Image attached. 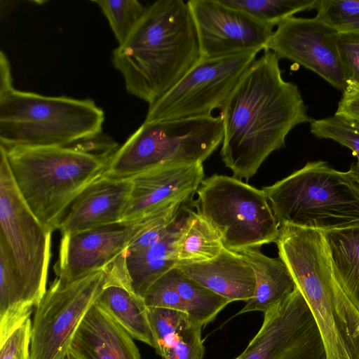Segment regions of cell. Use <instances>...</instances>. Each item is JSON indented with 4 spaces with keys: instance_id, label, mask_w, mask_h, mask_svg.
<instances>
[{
    "instance_id": "18",
    "label": "cell",
    "mask_w": 359,
    "mask_h": 359,
    "mask_svg": "<svg viewBox=\"0 0 359 359\" xmlns=\"http://www.w3.org/2000/svg\"><path fill=\"white\" fill-rule=\"evenodd\" d=\"M133 339L95 303L74 334L68 351L74 359H141Z\"/></svg>"
},
{
    "instance_id": "14",
    "label": "cell",
    "mask_w": 359,
    "mask_h": 359,
    "mask_svg": "<svg viewBox=\"0 0 359 359\" xmlns=\"http://www.w3.org/2000/svg\"><path fill=\"white\" fill-rule=\"evenodd\" d=\"M338 32L316 17H291L277 25L267 50L309 69L344 91L348 79L337 46Z\"/></svg>"
},
{
    "instance_id": "16",
    "label": "cell",
    "mask_w": 359,
    "mask_h": 359,
    "mask_svg": "<svg viewBox=\"0 0 359 359\" xmlns=\"http://www.w3.org/2000/svg\"><path fill=\"white\" fill-rule=\"evenodd\" d=\"M202 163L161 165L132 177L133 187L121 222L139 219L177 201L191 200L201 182Z\"/></svg>"
},
{
    "instance_id": "26",
    "label": "cell",
    "mask_w": 359,
    "mask_h": 359,
    "mask_svg": "<svg viewBox=\"0 0 359 359\" xmlns=\"http://www.w3.org/2000/svg\"><path fill=\"white\" fill-rule=\"evenodd\" d=\"M166 274L180 296L184 313L202 326L212 322L231 303L194 281L176 266Z\"/></svg>"
},
{
    "instance_id": "31",
    "label": "cell",
    "mask_w": 359,
    "mask_h": 359,
    "mask_svg": "<svg viewBox=\"0 0 359 359\" xmlns=\"http://www.w3.org/2000/svg\"><path fill=\"white\" fill-rule=\"evenodd\" d=\"M32 325L29 317L0 344V359H30Z\"/></svg>"
},
{
    "instance_id": "27",
    "label": "cell",
    "mask_w": 359,
    "mask_h": 359,
    "mask_svg": "<svg viewBox=\"0 0 359 359\" xmlns=\"http://www.w3.org/2000/svg\"><path fill=\"white\" fill-rule=\"evenodd\" d=\"M225 6L241 10L274 27L294 14L315 8L317 0H219Z\"/></svg>"
},
{
    "instance_id": "37",
    "label": "cell",
    "mask_w": 359,
    "mask_h": 359,
    "mask_svg": "<svg viewBox=\"0 0 359 359\" xmlns=\"http://www.w3.org/2000/svg\"><path fill=\"white\" fill-rule=\"evenodd\" d=\"M71 359H74L71 355H70Z\"/></svg>"
},
{
    "instance_id": "15",
    "label": "cell",
    "mask_w": 359,
    "mask_h": 359,
    "mask_svg": "<svg viewBox=\"0 0 359 359\" xmlns=\"http://www.w3.org/2000/svg\"><path fill=\"white\" fill-rule=\"evenodd\" d=\"M147 215L130 222L62 234L58 260L54 266L57 278L73 282L106 269L125 252Z\"/></svg>"
},
{
    "instance_id": "13",
    "label": "cell",
    "mask_w": 359,
    "mask_h": 359,
    "mask_svg": "<svg viewBox=\"0 0 359 359\" xmlns=\"http://www.w3.org/2000/svg\"><path fill=\"white\" fill-rule=\"evenodd\" d=\"M201 59L267 50L273 27L219 0H190Z\"/></svg>"
},
{
    "instance_id": "3",
    "label": "cell",
    "mask_w": 359,
    "mask_h": 359,
    "mask_svg": "<svg viewBox=\"0 0 359 359\" xmlns=\"http://www.w3.org/2000/svg\"><path fill=\"white\" fill-rule=\"evenodd\" d=\"M276 243L315 318L327 359H359V316L334 278L322 231L283 226Z\"/></svg>"
},
{
    "instance_id": "22",
    "label": "cell",
    "mask_w": 359,
    "mask_h": 359,
    "mask_svg": "<svg viewBox=\"0 0 359 359\" xmlns=\"http://www.w3.org/2000/svg\"><path fill=\"white\" fill-rule=\"evenodd\" d=\"M238 252L254 271L256 289L254 296L245 302L237 313L266 312L290 295L296 284L287 266L280 257L272 258L263 254L259 248H249Z\"/></svg>"
},
{
    "instance_id": "6",
    "label": "cell",
    "mask_w": 359,
    "mask_h": 359,
    "mask_svg": "<svg viewBox=\"0 0 359 359\" xmlns=\"http://www.w3.org/2000/svg\"><path fill=\"white\" fill-rule=\"evenodd\" d=\"M262 190L280 227L327 231L359 223V184L349 170L325 161L308 162Z\"/></svg>"
},
{
    "instance_id": "28",
    "label": "cell",
    "mask_w": 359,
    "mask_h": 359,
    "mask_svg": "<svg viewBox=\"0 0 359 359\" xmlns=\"http://www.w3.org/2000/svg\"><path fill=\"white\" fill-rule=\"evenodd\" d=\"M311 133L318 138L330 139L349 148L358 161L348 170L359 184V122L334 115L322 119H311Z\"/></svg>"
},
{
    "instance_id": "21",
    "label": "cell",
    "mask_w": 359,
    "mask_h": 359,
    "mask_svg": "<svg viewBox=\"0 0 359 359\" xmlns=\"http://www.w3.org/2000/svg\"><path fill=\"white\" fill-rule=\"evenodd\" d=\"M156 341L155 351L163 359H203V326L187 313L162 308H148Z\"/></svg>"
},
{
    "instance_id": "10",
    "label": "cell",
    "mask_w": 359,
    "mask_h": 359,
    "mask_svg": "<svg viewBox=\"0 0 359 359\" xmlns=\"http://www.w3.org/2000/svg\"><path fill=\"white\" fill-rule=\"evenodd\" d=\"M259 51L201 60L170 90L149 105L145 122L212 115L219 109Z\"/></svg>"
},
{
    "instance_id": "9",
    "label": "cell",
    "mask_w": 359,
    "mask_h": 359,
    "mask_svg": "<svg viewBox=\"0 0 359 359\" xmlns=\"http://www.w3.org/2000/svg\"><path fill=\"white\" fill-rule=\"evenodd\" d=\"M0 243L6 248L20 277L28 306L33 309L46 292L53 231L34 215L11 173L0 145Z\"/></svg>"
},
{
    "instance_id": "4",
    "label": "cell",
    "mask_w": 359,
    "mask_h": 359,
    "mask_svg": "<svg viewBox=\"0 0 359 359\" xmlns=\"http://www.w3.org/2000/svg\"><path fill=\"white\" fill-rule=\"evenodd\" d=\"M4 148L21 196L37 219L53 231L58 229L81 192L104 174L111 156L80 145Z\"/></svg>"
},
{
    "instance_id": "20",
    "label": "cell",
    "mask_w": 359,
    "mask_h": 359,
    "mask_svg": "<svg viewBox=\"0 0 359 359\" xmlns=\"http://www.w3.org/2000/svg\"><path fill=\"white\" fill-rule=\"evenodd\" d=\"M188 277L217 294L234 301L247 302L256 289L253 269L238 253L223 248L212 259L176 265Z\"/></svg>"
},
{
    "instance_id": "34",
    "label": "cell",
    "mask_w": 359,
    "mask_h": 359,
    "mask_svg": "<svg viewBox=\"0 0 359 359\" xmlns=\"http://www.w3.org/2000/svg\"><path fill=\"white\" fill-rule=\"evenodd\" d=\"M13 78L11 74V69L10 62L1 50L0 52V95H3L8 91L12 90Z\"/></svg>"
},
{
    "instance_id": "23",
    "label": "cell",
    "mask_w": 359,
    "mask_h": 359,
    "mask_svg": "<svg viewBox=\"0 0 359 359\" xmlns=\"http://www.w3.org/2000/svg\"><path fill=\"white\" fill-rule=\"evenodd\" d=\"M189 209L155 243L135 252H124L125 268L133 292L144 298L150 286L168 271L175 267V242Z\"/></svg>"
},
{
    "instance_id": "24",
    "label": "cell",
    "mask_w": 359,
    "mask_h": 359,
    "mask_svg": "<svg viewBox=\"0 0 359 359\" xmlns=\"http://www.w3.org/2000/svg\"><path fill=\"white\" fill-rule=\"evenodd\" d=\"M321 231L334 278L359 316V223Z\"/></svg>"
},
{
    "instance_id": "25",
    "label": "cell",
    "mask_w": 359,
    "mask_h": 359,
    "mask_svg": "<svg viewBox=\"0 0 359 359\" xmlns=\"http://www.w3.org/2000/svg\"><path fill=\"white\" fill-rule=\"evenodd\" d=\"M223 248L221 238L212 226L198 210L189 209L175 242L176 265L209 261Z\"/></svg>"
},
{
    "instance_id": "29",
    "label": "cell",
    "mask_w": 359,
    "mask_h": 359,
    "mask_svg": "<svg viewBox=\"0 0 359 359\" xmlns=\"http://www.w3.org/2000/svg\"><path fill=\"white\" fill-rule=\"evenodd\" d=\"M107 19L118 46L130 36L147 6L137 0H92Z\"/></svg>"
},
{
    "instance_id": "5",
    "label": "cell",
    "mask_w": 359,
    "mask_h": 359,
    "mask_svg": "<svg viewBox=\"0 0 359 359\" xmlns=\"http://www.w3.org/2000/svg\"><path fill=\"white\" fill-rule=\"evenodd\" d=\"M104 112L91 99L13 88L0 95V145L69 147L96 138Z\"/></svg>"
},
{
    "instance_id": "30",
    "label": "cell",
    "mask_w": 359,
    "mask_h": 359,
    "mask_svg": "<svg viewBox=\"0 0 359 359\" xmlns=\"http://www.w3.org/2000/svg\"><path fill=\"white\" fill-rule=\"evenodd\" d=\"M316 18L340 33L359 34V0H317Z\"/></svg>"
},
{
    "instance_id": "7",
    "label": "cell",
    "mask_w": 359,
    "mask_h": 359,
    "mask_svg": "<svg viewBox=\"0 0 359 359\" xmlns=\"http://www.w3.org/2000/svg\"><path fill=\"white\" fill-rule=\"evenodd\" d=\"M223 137L219 116L144 121L111 155L103 175L131 179L161 165L203 163L218 148Z\"/></svg>"
},
{
    "instance_id": "8",
    "label": "cell",
    "mask_w": 359,
    "mask_h": 359,
    "mask_svg": "<svg viewBox=\"0 0 359 359\" xmlns=\"http://www.w3.org/2000/svg\"><path fill=\"white\" fill-rule=\"evenodd\" d=\"M196 193L197 210L217 231L224 248L238 252L276 243L280 226L262 189L214 174L201 182Z\"/></svg>"
},
{
    "instance_id": "36",
    "label": "cell",
    "mask_w": 359,
    "mask_h": 359,
    "mask_svg": "<svg viewBox=\"0 0 359 359\" xmlns=\"http://www.w3.org/2000/svg\"><path fill=\"white\" fill-rule=\"evenodd\" d=\"M357 334H358V338H359V326H358V327Z\"/></svg>"
},
{
    "instance_id": "1",
    "label": "cell",
    "mask_w": 359,
    "mask_h": 359,
    "mask_svg": "<svg viewBox=\"0 0 359 359\" xmlns=\"http://www.w3.org/2000/svg\"><path fill=\"white\" fill-rule=\"evenodd\" d=\"M280 58L264 50L219 107L224 127L221 157L233 177L248 181L297 125L310 122L296 84L282 76Z\"/></svg>"
},
{
    "instance_id": "35",
    "label": "cell",
    "mask_w": 359,
    "mask_h": 359,
    "mask_svg": "<svg viewBox=\"0 0 359 359\" xmlns=\"http://www.w3.org/2000/svg\"><path fill=\"white\" fill-rule=\"evenodd\" d=\"M61 359H71L70 354L69 351L66 352V353L62 357Z\"/></svg>"
},
{
    "instance_id": "33",
    "label": "cell",
    "mask_w": 359,
    "mask_h": 359,
    "mask_svg": "<svg viewBox=\"0 0 359 359\" xmlns=\"http://www.w3.org/2000/svg\"><path fill=\"white\" fill-rule=\"evenodd\" d=\"M335 115L359 122V83L349 82L342 92Z\"/></svg>"
},
{
    "instance_id": "12",
    "label": "cell",
    "mask_w": 359,
    "mask_h": 359,
    "mask_svg": "<svg viewBox=\"0 0 359 359\" xmlns=\"http://www.w3.org/2000/svg\"><path fill=\"white\" fill-rule=\"evenodd\" d=\"M234 359H327L318 324L297 287L264 313L259 331Z\"/></svg>"
},
{
    "instance_id": "32",
    "label": "cell",
    "mask_w": 359,
    "mask_h": 359,
    "mask_svg": "<svg viewBox=\"0 0 359 359\" xmlns=\"http://www.w3.org/2000/svg\"><path fill=\"white\" fill-rule=\"evenodd\" d=\"M337 46L348 83H359V34H338Z\"/></svg>"
},
{
    "instance_id": "11",
    "label": "cell",
    "mask_w": 359,
    "mask_h": 359,
    "mask_svg": "<svg viewBox=\"0 0 359 359\" xmlns=\"http://www.w3.org/2000/svg\"><path fill=\"white\" fill-rule=\"evenodd\" d=\"M105 278V269L73 282L55 278L34 311L30 359L62 358Z\"/></svg>"
},
{
    "instance_id": "17",
    "label": "cell",
    "mask_w": 359,
    "mask_h": 359,
    "mask_svg": "<svg viewBox=\"0 0 359 359\" xmlns=\"http://www.w3.org/2000/svg\"><path fill=\"white\" fill-rule=\"evenodd\" d=\"M132 187L130 179H115L102 175L72 203L58 230L65 234L121 222Z\"/></svg>"
},
{
    "instance_id": "2",
    "label": "cell",
    "mask_w": 359,
    "mask_h": 359,
    "mask_svg": "<svg viewBox=\"0 0 359 359\" xmlns=\"http://www.w3.org/2000/svg\"><path fill=\"white\" fill-rule=\"evenodd\" d=\"M201 59L188 2L158 0L147 6L126 41L114 49L111 62L123 76L126 91L149 105Z\"/></svg>"
},
{
    "instance_id": "19",
    "label": "cell",
    "mask_w": 359,
    "mask_h": 359,
    "mask_svg": "<svg viewBox=\"0 0 359 359\" xmlns=\"http://www.w3.org/2000/svg\"><path fill=\"white\" fill-rule=\"evenodd\" d=\"M105 283L95 304L117 321L133 339L155 349L156 341L144 299L133 290L123 254L106 269Z\"/></svg>"
}]
</instances>
